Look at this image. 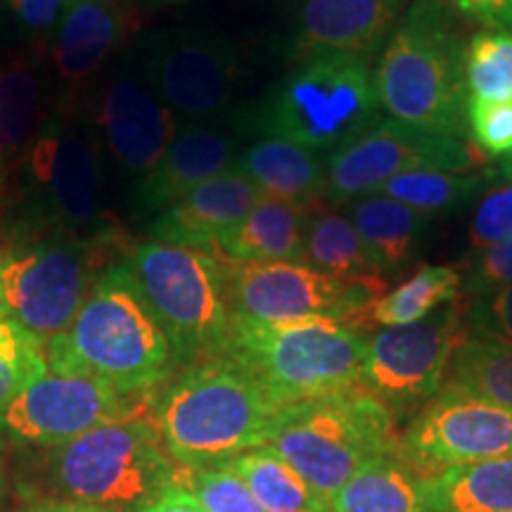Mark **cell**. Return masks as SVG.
I'll return each mask as SVG.
<instances>
[{
  "mask_svg": "<svg viewBox=\"0 0 512 512\" xmlns=\"http://www.w3.org/2000/svg\"><path fill=\"white\" fill-rule=\"evenodd\" d=\"M131 67L178 121H214L228 110L240 81V60L226 36L169 27L145 34Z\"/></svg>",
  "mask_w": 512,
  "mask_h": 512,
  "instance_id": "obj_11",
  "label": "cell"
},
{
  "mask_svg": "<svg viewBox=\"0 0 512 512\" xmlns=\"http://www.w3.org/2000/svg\"><path fill=\"white\" fill-rule=\"evenodd\" d=\"M501 174H503L505 178H510V181H512V157H505V159H503Z\"/></svg>",
  "mask_w": 512,
  "mask_h": 512,
  "instance_id": "obj_44",
  "label": "cell"
},
{
  "mask_svg": "<svg viewBox=\"0 0 512 512\" xmlns=\"http://www.w3.org/2000/svg\"><path fill=\"white\" fill-rule=\"evenodd\" d=\"M67 3H72V0H67Z\"/></svg>",
  "mask_w": 512,
  "mask_h": 512,
  "instance_id": "obj_48",
  "label": "cell"
},
{
  "mask_svg": "<svg viewBox=\"0 0 512 512\" xmlns=\"http://www.w3.org/2000/svg\"><path fill=\"white\" fill-rule=\"evenodd\" d=\"M240 152V140L230 128L211 121H181L157 169L133 188V200L143 211H162L197 185L235 171Z\"/></svg>",
  "mask_w": 512,
  "mask_h": 512,
  "instance_id": "obj_19",
  "label": "cell"
},
{
  "mask_svg": "<svg viewBox=\"0 0 512 512\" xmlns=\"http://www.w3.org/2000/svg\"><path fill=\"white\" fill-rule=\"evenodd\" d=\"M444 387L512 411V344L463 337L448 363Z\"/></svg>",
  "mask_w": 512,
  "mask_h": 512,
  "instance_id": "obj_29",
  "label": "cell"
},
{
  "mask_svg": "<svg viewBox=\"0 0 512 512\" xmlns=\"http://www.w3.org/2000/svg\"><path fill=\"white\" fill-rule=\"evenodd\" d=\"M512 240V185L486 192L470 223V245L475 252Z\"/></svg>",
  "mask_w": 512,
  "mask_h": 512,
  "instance_id": "obj_37",
  "label": "cell"
},
{
  "mask_svg": "<svg viewBox=\"0 0 512 512\" xmlns=\"http://www.w3.org/2000/svg\"><path fill=\"white\" fill-rule=\"evenodd\" d=\"M131 413V396L110 384L91 375L46 370L0 413V439L55 448Z\"/></svg>",
  "mask_w": 512,
  "mask_h": 512,
  "instance_id": "obj_16",
  "label": "cell"
},
{
  "mask_svg": "<svg viewBox=\"0 0 512 512\" xmlns=\"http://www.w3.org/2000/svg\"><path fill=\"white\" fill-rule=\"evenodd\" d=\"M330 512H430L422 477L399 453L377 458L330 496Z\"/></svg>",
  "mask_w": 512,
  "mask_h": 512,
  "instance_id": "obj_27",
  "label": "cell"
},
{
  "mask_svg": "<svg viewBox=\"0 0 512 512\" xmlns=\"http://www.w3.org/2000/svg\"><path fill=\"white\" fill-rule=\"evenodd\" d=\"M19 176V233H62L105 240L102 150L93 124L74 107L53 102L31 140Z\"/></svg>",
  "mask_w": 512,
  "mask_h": 512,
  "instance_id": "obj_4",
  "label": "cell"
},
{
  "mask_svg": "<svg viewBox=\"0 0 512 512\" xmlns=\"http://www.w3.org/2000/svg\"><path fill=\"white\" fill-rule=\"evenodd\" d=\"M5 491H8V484H5V472L3 465H0V503L5 501Z\"/></svg>",
  "mask_w": 512,
  "mask_h": 512,
  "instance_id": "obj_45",
  "label": "cell"
},
{
  "mask_svg": "<svg viewBox=\"0 0 512 512\" xmlns=\"http://www.w3.org/2000/svg\"><path fill=\"white\" fill-rule=\"evenodd\" d=\"M451 3L484 27L512 31V0H451Z\"/></svg>",
  "mask_w": 512,
  "mask_h": 512,
  "instance_id": "obj_41",
  "label": "cell"
},
{
  "mask_svg": "<svg viewBox=\"0 0 512 512\" xmlns=\"http://www.w3.org/2000/svg\"><path fill=\"white\" fill-rule=\"evenodd\" d=\"M430 221L432 216L420 214L387 195L361 197L351 207V223L380 275L411 264L427 238Z\"/></svg>",
  "mask_w": 512,
  "mask_h": 512,
  "instance_id": "obj_25",
  "label": "cell"
},
{
  "mask_svg": "<svg viewBox=\"0 0 512 512\" xmlns=\"http://www.w3.org/2000/svg\"><path fill=\"white\" fill-rule=\"evenodd\" d=\"M17 31L24 38H43L60 27L67 0H10Z\"/></svg>",
  "mask_w": 512,
  "mask_h": 512,
  "instance_id": "obj_40",
  "label": "cell"
},
{
  "mask_svg": "<svg viewBox=\"0 0 512 512\" xmlns=\"http://www.w3.org/2000/svg\"><path fill=\"white\" fill-rule=\"evenodd\" d=\"M43 354L53 373L91 375L126 396L152 389L176 366L174 349L124 259L95 280L72 325L50 339Z\"/></svg>",
  "mask_w": 512,
  "mask_h": 512,
  "instance_id": "obj_2",
  "label": "cell"
},
{
  "mask_svg": "<svg viewBox=\"0 0 512 512\" xmlns=\"http://www.w3.org/2000/svg\"><path fill=\"white\" fill-rule=\"evenodd\" d=\"M368 332L339 320L256 323L235 318L228 356L254 373L280 406L363 392Z\"/></svg>",
  "mask_w": 512,
  "mask_h": 512,
  "instance_id": "obj_5",
  "label": "cell"
},
{
  "mask_svg": "<svg viewBox=\"0 0 512 512\" xmlns=\"http://www.w3.org/2000/svg\"><path fill=\"white\" fill-rule=\"evenodd\" d=\"M467 98L512 100V31H482L465 48Z\"/></svg>",
  "mask_w": 512,
  "mask_h": 512,
  "instance_id": "obj_33",
  "label": "cell"
},
{
  "mask_svg": "<svg viewBox=\"0 0 512 512\" xmlns=\"http://www.w3.org/2000/svg\"><path fill=\"white\" fill-rule=\"evenodd\" d=\"M396 453L422 479L512 456V411L441 387L401 434Z\"/></svg>",
  "mask_w": 512,
  "mask_h": 512,
  "instance_id": "obj_15",
  "label": "cell"
},
{
  "mask_svg": "<svg viewBox=\"0 0 512 512\" xmlns=\"http://www.w3.org/2000/svg\"><path fill=\"white\" fill-rule=\"evenodd\" d=\"M10 3V0H0V5H8Z\"/></svg>",
  "mask_w": 512,
  "mask_h": 512,
  "instance_id": "obj_47",
  "label": "cell"
},
{
  "mask_svg": "<svg viewBox=\"0 0 512 512\" xmlns=\"http://www.w3.org/2000/svg\"><path fill=\"white\" fill-rule=\"evenodd\" d=\"M46 472L55 501L112 512H140L178 475L155 422L133 415L55 446Z\"/></svg>",
  "mask_w": 512,
  "mask_h": 512,
  "instance_id": "obj_6",
  "label": "cell"
},
{
  "mask_svg": "<svg viewBox=\"0 0 512 512\" xmlns=\"http://www.w3.org/2000/svg\"><path fill=\"white\" fill-rule=\"evenodd\" d=\"M46 370L43 344L15 320L0 318V413Z\"/></svg>",
  "mask_w": 512,
  "mask_h": 512,
  "instance_id": "obj_34",
  "label": "cell"
},
{
  "mask_svg": "<svg viewBox=\"0 0 512 512\" xmlns=\"http://www.w3.org/2000/svg\"><path fill=\"white\" fill-rule=\"evenodd\" d=\"M91 124L100 150L136 188L162 162L181 121L136 69L121 67L102 86Z\"/></svg>",
  "mask_w": 512,
  "mask_h": 512,
  "instance_id": "obj_17",
  "label": "cell"
},
{
  "mask_svg": "<svg viewBox=\"0 0 512 512\" xmlns=\"http://www.w3.org/2000/svg\"><path fill=\"white\" fill-rule=\"evenodd\" d=\"M124 36L119 0H72L55 29L53 62L64 83L93 79Z\"/></svg>",
  "mask_w": 512,
  "mask_h": 512,
  "instance_id": "obj_21",
  "label": "cell"
},
{
  "mask_svg": "<svg viewBox=\"0 0 512 512\" xmlns=\"http://www.w3.org/2000/svg\"><path fill=\"white\" fill-rule=\"evenodd\" d=\"M62 233H19L3 249L0 292L5 318L46 347L72 325L95 285L98 245Z\"/></svg>",
  "mask_w": 512,
  "mask_h": 512,
  "instance_id": "obj_10",
  "label": "cell"
},
{
  "mask_svg": "<svg viewBox=\"0 0 512 512\" xmlns=\"http://www.w3.org/2000/svg\"><path fill=\"white\" fill-rule=\"evenodd\" d=\"M235 171L245 174L264 197L297 207H313L328 185V169L318 152L268 133L242 147Z\"/></svg>",
  "mask_w": 512,
  "mask_h": 512,
  "instance_id": "obj_22",
  "label": "cell"
},
{
  "mask_svg": "<svg viewBox=\"0 0 512 512\" xmlns=\"http://www.w3.org/2000/svg\"><path fill=\"white\" fill-rule=\"evenodd\" d=\"M304 264L342 280L380 275L349 216L325 209L311 211L309 216L304 235Z\"/></svg>",
  "mask_w": 512,
  "mask_h": 512,
  "instance_id": "obj_31",
  "label": "cell"
},
{
  "mask_svg": "<svg viewBox=\"0 0 512 512\" xmlns=\"http://www.w3.org/2000/svg\"><path fill=\"white\" fill-rule=\"evenodd\" d=\"M475 155L456 136L427 133L396 119H377L325 162V195L335 202L377 195L392 178L411 171H472Z\"/></svg>",
  "mask_w": 512,
  "mask_h": 512,
  "instance_id": "obj_14",
  "label": "cell"
},
{
  "mask_svg": "<svg viewBox=\"0 0 512 512\" xmlns=\"http://www.w3.org/2000/svg\"><path fill=\"white\" fill-rule=\"evenodd\" d=\"M465 304L458 299L408 325L380 328L368 339L361 387L394 422L415 418L441 392L453 351L463 342Z\"/></svg>",
  "mask_w": 512,
  "mask_h": 512,
  "instance_id": "obj_12",
  "label": "cell"
},
{
  "mask_svg": "<svg viewBox=\"0 0 512 512\" xmlns=\"http://www.w3.org/2000/svg\"><path fill=\"white\" fill-rule=\"evenodd\" d=\"M380 107L401 124L460 138L467 126L465 48L441 0H415L375 69Z\"/></svg>",
  "mask_w": 512,
  "mask_h": 512,
  "instance_id": "obj_3",
  "label": "cell"
},
{
  "mask_svg": "<svg viewBox=\"0 0 512 512\" xmlns=\"http://www.w3.org/2000/svg\"><path fill=\"white\" fill-rule=\"evenodd\" d=\"M403 0H306L299 10L297 53L370 55L399 19Z\"/></svg>",
  "mask_w": 512,
  "mask_h": 512,
  "instance_id": "obj_20",
  "label": "cell"
},
{
  "mask_svg": "<svg viewBox=\"0 0 512 512\" xmlns=\"http://www.w3.org/2000/svg\"><path fill=\"white\" fill-rule=\"evenodd\" d=\"M261 197V190L245 174L228 171L162 209L150 233L155 242L216 256L221 242L247 219Z\"/></svg>",
  "mask_w": 512,
  "mask_h": 512,
  "instance_id": "obj_18",
  "label": "cell"
},
{
  "mask_svg": "<svg viewBox=\"0 0 512 512\" xmlns=\"http://www.w3.org/2000/svg\"><path fill=\"white\" fill-rule=\"evenodd\" d=\"M463 275L451 266H425L403 280L392 292H384L351 320L356 328H394L427 318L441 306L460 297Z\"/></svg>",
  "mask_w": 512,
  "mask_h": 512,
  "instance_id": "obj_28",
  "label": "cell"
},
{
  "mask_svg": "<svg viewBox=\"0 0 512 512\" xmlns=\"http://www.w3.org/2000/svg\"><path fill=\"white\" fill-rule=\"evenodd\" d=\"M467 126L479 150L491 157H512V100L467 98Z\"/></svg>",
  "mask_w": 512,
  "mask_h": 512,
  "instance_id": "obj_36",
  "label": "cell"
},
{
  "mask_svg": "<svg viewBox=\"0 0 512 512\" xmlns=\"http://www.w3.org/2000/svg\"><path fill=\"white\" fill-rule=\"evenodd\" d=\"M140 512H207L197 503V498L188 494L181 484H171L162 496H157L155 501L147 503Z\"/></svg>",
  "mask_w": 512,
  "mask_h": 512,
  "instance_id": "obj_42",
  "label": "cell"
},
{
  "mask_svg": "<svg viewBox=\"0 0 512 512\" xmlns=\"http://www.w3.org/2000/svg\"><path fill=\"white\" fill-rule=\"evenodd\" d=\"M512 283V240L498 242L486 249H479L475 259L467 261V275L463 285L467 297H484L498 287Z\"/></svg>",
  "mask_w": 512,
  "mask_h": 512,
  "instance_id": "obj_38",
  "label": "cell"
},
{
  "mask_svg": "<svg viewBox=\"0 0 512 512\" xmlns=\"http://www.w3.org/2000/svg\"><path fill=\"white\" fill-rule=\"evenodd\" d=\"M484 176L475 171H411L396 176L380 190V195L406 204L425 216L453 211L482 190Z\"/></svg>",
  "mask_w": 512,
  "mask_h": 512,
  "instance_id": "obj_32",
  "label": "cell"
},
{
  "mask_svg": "<svg viewBox=\"0 0 512 512\" xmlns=\"http://www.w3.org/2000/svg\"><path fill=\"white\" fill-rule=\"evenodd\" d=\"M377 110L368 55L313 53L261 100L256 128L332 155L373 126Z\"/></svg>",
  "mask_w": 512,
  "mask_h": 512,
  "instance_id": "obj_9",
  "label": "cell"
},
{
  "mask_svg": "<svg viewBox=\"0 0 512 512\" xmlns=\"http://www.w3.org/2000/svg\"><path fill=\"white\" fill-rule=\"evenodd\" d=\"M430 512H512V456L448 467L422 479Z\"/></svg>",
  "mask_w": 512,
  "mask_h": 512,
  "instance_id": "obj_26",
  "label": "cell"
},
{
  "mask_svg": "<svg viewBox=\"0 0 512 512\" xmlns=\"http://www.w3.org/2000/svg\"><path fill=\"white\" fill-rule=\"evenodd\" d=\"M230 311L256 323H351L384 294V280L332 278L302 261L226 264Z\"/></svg>",
  "mask_w": 512,
  "mask_h": 512,
  "instance_id": "obj_13",
  "label": "cell"
},
{
  "mask_svg": "<svg viewBox=\"0 0 512 512\" xmlns=\"http://www.w3.org/2000/svg\"><path fill=\"white\" fill-rule=\"evenodd\" d=\"M465 318L475 337L512 344V283L475 299Z\"/></svg>",
  "mask_w": 512,
  "mask_h": 512,
  "instance_id": "obj_39",
  "label": "cell"
},
{
  "mask_svg": "<svg viewBox=\"0 0 512 512\" xmlns=\"http://www.w3.org/2000/svg\"><path fill=\"white\" fill-rule=\"evenodd\" d=\"M53 107L50 74L34 60L0 67V192Z\"/></svg>",
  "mask_w": 512,
  "mask_h": 512,
  "instance_id": "obj_23",
  "label": "cell"
},
{
  "mask_svg": "<svg viewBox=\"0 0 512 512\" xmlns=\"http://www.w3.org/2000/svg\"><path fill=\"white\" fill-rule=\"evenodd\" d=\"M29 512H112V510L93 508V505L64 503V501H43V503H36Z\"/></svg>",
  "mask_w": 512,
  "mask_h": 512,
  "instance_id": "obj_43",
  "label": "cell"
},
{
  "mask_svg": "<svg viewBox=\"0 0 512 512\" xmlns=\"http://www.w3.org/2000/svg\"><path fill=\"white\" fill-rule=\"evenodd\" d=\"M176 482L207 512H266L249 486L226 465L188 470V475H176Z\"/></svg>",
  "mask_w": 512,
  "mask_h": 512,
  "instance_id": "obj_35",
  "label": "cell"
},
{
  "mask_svg": "<svg viewBox=\"0 0 512 512\" xmlns=\"http://www.w3.org/2000/svg\"><path fill=\"white\" fill-rule=\"evenodd\" d=\"M311 207H297L271 197H261L216 249L223 264H273V261H302L304 235Z\"/></svg>",
  "mask_w": 512,
  "mask_h": 512,
  "instance_id": "obj_24",
  "label": "cell"
},
{
  "mask_svg": "<svg viewBox=\"0 0 512 512\" xmlns=\"http://www.w3.org/2000/svg\"><path fill=\"white\" fill-rule=\"evenodd\" d=\"M249 486L266 512H330L328 498L313 491L278 453L254 448L223 463Z\"/></svg>",
  "mask_w": 512,
  "mask_h": 512,
  "instance_id": "obj_30",
  "label": "cell"
},
{
  "mask_svg": "<svg viewBox=\"0 0 512 512\" xmlns=\"http://www.w3.org/2000/svg\"><path fill=\"white\" fill-rule=\"evenodd\" d=\"M280 406L233 356L185 366L155 408L166 453L185 470L216 467L268 444Z\"/></svg>",
  "mask_w": 512,
  "mask_h": 512,
  "instance_id": "obj_1",
  "label": "cell"
},
{
  "mask_svg": "<svg viewBox=\"0 0 512 512\" xmlns=\"http://www.w3.org/2000/svg\"><path fill=\"white\" fill-rule=\"evenodd\" d=\"M124 264L169 339L176 363L190 366L226 354L233 311L221 259L150 240L128 252Z\"/></svg>",
  "mask_w": 512,
  "mask_h": 512,
  "instance_id": "obj_8",
  "label": "cell"
},
{
  "mask_svg": "<svg viewBox=\"0 0 512 512\" xmlns=\"http://www.w3.org/2000/svg\"><path fill=\"white\" fill-rule=\"evenodd\" d=\"M266 446L330 503L361 467L394 453L399 434L380 401L351 392L283 408Z\"/></svg>",
  "mask_w": 512,
  "mask_h": 512,
  "instance_id": "obj_7",
  "label": "cell"
},
{
  "mask_svg": "<svg viewBox=\"0 0 512 512\" xmlns=\"http://www.w3.org/2000/svg\"><path fill=\"white\" fill-rule=\"evenodd\" d=\"M0 264H3V247H0ZM0 318H5V313H3V292H0Z\"/></svg>",
  "mask_w": 512,
  "mask_h": 512,
  "instance_id": "obj_46",
  "label": "cell"
}]
</instances>
